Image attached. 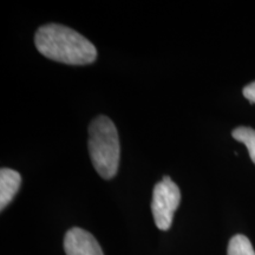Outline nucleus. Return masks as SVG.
<instances>
[{
    "mask_svg": "<svg viewBox=\"0 0 255 255\" xmlns=\"http://www.w3.org/2000/svg\"><path fill=\"white\" fill-rule=\"evenodd\" d=\"M34 43L46 58L69 65H87L97 58V50L90 40L59 24L41 26L37 31Z\"/></svg>",
    "mask_w": 255,
    "mask_h": 255,
    "instance_id": "nucleus-1",
    "label": "nucleus"
},
{
    "mask_svg": "<svg viewBox=\"0 0 255 255\" xmlns=\"http://www.w3.org/2000/svg\"><path fill=\"white\" fill-rule=\"evenodd\" d=\"M66 255H104L94 235L82 228H72L64 238Z\"/></svg>",
    "mask_w": 255,
    "mask_h": 255,
    "instance_id": "nucleus-4",
    "label": "nucleus"
},
{
    "mask_svg": "<svg viewBox=\"0 0 255 255\" xmlns=\"http://www.w3.org/2000/svg\"><path fill=\"white\" fill-rule=\"evenodd\" d=\"M21 184V176L13 169L2 168L0 170V209L9 205Z\"/></svg>",
    "mask_w": 255,
    "mask_h": 255,
    "instance_id": "nucleus-5",
    "label": "nucleus"
},
{
    "mask_svg": "<svg viewBox=\"0 0 255 255\" xmlns=\"http://www.w3.org/2000/svg\"><path fill=\"white\" fill-rule=\"evenodd\" d=\"M227 255H255V251L250 239L245 235L238 234L229 241Z\"/></svg>",
    "mask_w": 255,
    "mask_h": 255,
    "instance_id": "nucleus-6",
    "label": "nucleus"
},
{
    "mask_svg": "<svg viewBox=\"0 0 255 255\" xmlns=\"http://www.w3.org/2000/svg\"><path fill=\"white\" fill-rule=\"evenodd\" d=\"M233 137L247 146L252 161L255 163V130L247 127H239L232 132Z\"/></svg>",
    "mask_w": 255,
    "mask_h": 255,
    "instance_id": "nucleus-7",
    "label": "nucleus"
},
{
    "mask_svg": "<svg viewBox=\"0 0 255 255\" xmlns=\"http://www.w3.org/2000/svg\"><path fill=\"white\" fill-rule=\"evenodd\" d=\"M181 201V191L169 176H164L154 187L151 212L155 225L161 231H168L173 223L174 214Z\"/></svg>",
    "mask_w": 255,
    "mask_h": 255,
    "instance_id": "nucleus-3",
    "label": "nucleus"
},
{
    "mask_svg": "<svg viewBox=\"0 0 255 255\" xmlns=\"http://www.w3.org/2000/svg\"><path fill=\"white\" fill-rule=\"evenodd\" d=\"M244 96L247 98L251 103H255V82L251 83L244 89Z\"/></svg>",
    "mask_w": 255,
    "mask_h": 255,
    "instance_id": "nucleus-8",
    "label": "nucleus"
},
{
    "mask_svg": "<svg viewBox=\"0 0 255 255\" xmlns=\"http://www.w3.org/2000/svg\"><path fill=\"white\" fill-rule=\"evenodd\" d=\"M89 152L98 174L110 180L117 174L120 164V139L113 121L98 116L89 128Z\"/></svg>",
    "mask_w": 255,
    "mask_h": 255,
    "instance_id": "nucleus-2",
    "label": "nucleus"
}]
</instances>
